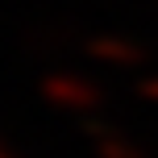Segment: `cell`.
<instances>
[{
	"label": "cell",
	"instance_id": "1",
	"mask_svg": "<svg viewBox=\"0 0 158 158\" xmlns=\"http://www.w3.org/2000/svg\"><path fill=\"white\" fill-rule=\"evenodd\" d=\"M42 96H46V104H54L63 112H92L100 104V87L71 71H50L42 79Z\"/></svg>",
	"mask_w": 158,
	"mask_h": 158
},
{
	"label": "cell",
	"instance_id": "2",
	"mask_svg": "<svg viewBox=\"0 0 158 158\" xmlns=\"http://www.w3.org/2000/svg\"><path fill=\"white\" fill-rule=\"evenodd\" d=\"M83 133L96 142V154H100V158H146V150L133 142V137H125L121 129H112V125L83 121Z\"/></svg>",
	"mask_w": 158,
	"mask_h": 158
},
{
	"label": "cell",
	"instance_id": "3",
	"mask_svg": "<svg viewBox=\"0 0 158 158\" xmlns=\"http://www.w3.org/2000/svg\"><path fill=\"white\" fill-rule=\"evenodd\" d=\"M92 54L100 58V63H112V67H133V63H142V50H137L133 42H121V38H96V42H92Z\"/></svg>",
	"mask_w": 158,
	"mask_h": 158
},
{
	"label": "cell",
	"instance_id": "4",
	"mask_svg": "<svg viewBox=\"0 0 158 158\" xmlns=\"http://www.w3.org/2000/svg\"><path fill=\"white\" fill-rule=\"evenodd\" d=\"M137 92H142V100H154V104H158V75L142 79V83H137Z\"/></svg>",
	"mask_w": 158,
	"mask_h": 158
},
{
	"label": "cell",
	"instance_id": "5",
	"mask_svg": "<svg viewBox=\"0 0 158 158\" xmlns=\"http://www.w3.org/2000/svg\"><path fill=\"white\" fill-rule=\"evenodd\" d=\"M0 158H21V154H17V150H13V146H8V142H4V137H0Z\"/></svg>",
	"mask_w": 158,
	"mask_h": 158
}]
</instances>
